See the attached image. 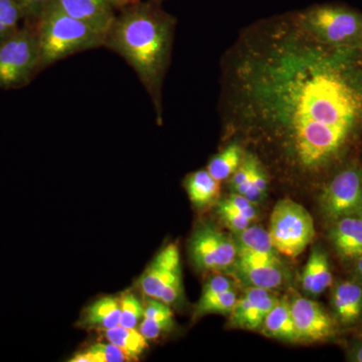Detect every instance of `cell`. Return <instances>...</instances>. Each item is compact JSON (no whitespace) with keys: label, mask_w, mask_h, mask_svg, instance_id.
Returning a JSON list of instances; mask_svg holds the SVG:
<instances>
[{"label":"cell","mask_w":362,"mask_h":362,"mask_svg":"<svg viewBox=\"0 0 362 362\" xmlns=\"http://www.w3.org/2000/svg\"><path fill=\"white\" fill-rule=\"evenodd\" d=\"M25 11L26 21L37 23L42 16L54 4V0H18Z\"/></svg>","instance_id":"31"},{"label":"cell","mask_w":362,"mask_h":362,"mask_svg":"<svg viewBox=\"0 0 362 362\" xmlns=\"http://www.w3.org/2000/svg\"><path fill=\"white\" fill-rule=\"evenodd\" d=\"M107 341L113 343L117 347L123 350L133 361L141 356L148 349V340L146 339L137 328H128L118 325L112 329L101 332Z\"/></svg>","instance_id":"22"},{"label":"cell","mask_w":362,"mask_h":362,"mask_svg":"<svg viewBox=\"0 0 362 362\" xmlns=\"http://www.w3.org/2000/svg\"><path fill=\"white\" fill-rule=\"evenodd\" d=\"M349 361L362 362V343H356L349 350Z\"/></svg>","instance_id":"32"},{"label":"cell","mask_w":362,"mask_h":362,"mask_svg":"<svg viewBox=\"0 0 362 362\" xmlns=\"http://www.w3.org/2000/svg\"><path fill=\"white\" fill-rule=\"evenodd\" d=\"M298 342H321L335 334V322L321 305L304 297L290 301Z\"/></svg>","instance_id":"10"},{"label":"cell","mask_w":362,"mask_h":362,"mask_svg":"<svg viewBox=\"0 0 362 362\" xmlns=\"http://www.w3.org/2000/svg\"><path fill=\"white\" fill-rule=\"evenodd\" d=\"M330 240L342 258H359L362 256V216H344L331 223Z\"/></svg>","instance_id":"14"},{"label":"cell","mask_w":362,"mask_h":362,"mask_svg":"<svg viewBox=\"0 0 362 362\" xmlns=\"http://www.w3.org/2000/svg\"><path fill=\"white\" fill-rule=\"evenodd\" d=\"M233 289H235V285H233V281H230V279L223 275L214 276V277L209 279L206 284H204L199 303L206 302L207 300L211 299V298L216 297L218 295L223 294V293Z\"/></svg>","instance_id":"29"},{"label":"cell","mask_w":362,"mask_h":362,"mask_svg":"<svg viewBox=\"0 0 362 362\" xmlns=\"http://www.w3.org/2000/svg\"><path fill=\"white\" fill-rule=\"evenodd\" d=\"M138 286L145 296L176 305L183 296L180 254L175 244L164 247L145 269Z\"/></svg>","instance_id":"7"},{"label":"cell","mask_w":362,"mask_h":362,"mask_svg":"<svg viewBox=\"0 0 362 362\" xmlns=\"http://www.w3.org/2000/svg\"><path fill=\"white\" fill-rule=\"evenodd\" d=\"M226 206L233 207L235 211H239L243 216H246L247 220L254 223L258 218V211L256 209V204L247 199L244 195L233 192L228 199H223Z\"/></svg>","instance_id":"30"},{"label":"cell","mask_w":362,"mask_h":362,"mask_svg":"<svg viewBox=\"0 0 362 362\" xmlns=\"http://www.w3.org/2000/svg\"><path fill=\"white\" fill-rule=\"evenodd\" d=\"M233 267L238 277L250 287L261 288L269 291H274L284 285L289 277L281 258L238 255Z\"/></svg>","instance_id":"11"},{"label":"cell","mask_w":362,"mask_h":362,"mask_svg":"<svg viewBox=\"0 0 362 362\" xmlns=\"http://www.w3.org/2000/svg\"><path fill=\"white\" fill-rule=\"evenodd\" d=\"M333 275L329 259L322 249L312 251L301 275V285L311 296H318L332 286Z\"/></svg>","instance_id":"16"},{"label":"cell","mask_w":362,"mask_h":362,"mask_svg":"<svg viewBox=\"0 0 362 362\" xmlns=\"http://www.w3.org/2000/svg\"><path fill=\"white\" fill-rule=\"evenodd\" d=\"M120 300V324L128 328H137L144 315V305L132 293H125Z\"/></svg>","instance_id":"27"},{"label":"cell","mask_w":362,"mask_h":362,"mask_svg":"<svg viewBox=\"0 0 362 362\" xmlns=\"http://www.w3.org/2000/svg\"><path fill=\"white\" fill-rule=\"evenodd\" d=\"M173 327V313L169 305L149 298L144 306V315L139 331L147 340H154Z\"/></svg>","instance_id":"20"},{"label":"cell","mask_w":362,"mask_h":362,"mask_svg":"<svg viewBox=\"0 0 362 362\" xmlns=\"http://www.w3.org/2000/svg\"><path fill=\"white\" fill-rule=\"evenodd\" d=\"M54 4L64 13L84 21L104 37L117 13L111 0H54Z\"/></svg>","instance_id":"13"},{"label":"cell","mask_w":362,"mask_h":362,"mask_svg":"<svg viewBox=\"0 0 362 362\" xmlns=\"http://www.w3.org/2000/svg\"><path fill=\"white\" fill-rule=\"evenodd\" d=\"M26 21L18 0H0V42L11 37Z\"/></svg>","instance_id":"25"},{"label":"cell","mask_w":362,"mask_h":362,"mask_svg":"<svg viewBox=\"0 0 362 362\" xmlns=\"http://www.w3.org/2000/svg\"><path fill=\"white\" fill-rule=\"evenodd\" d=\"M235 235L238 255H251L270 259L280 258V254L272 243L269 230H265L263 226L251 225Z\"/></svg>","instance_id":"19"},{"label":"cell","mask_w":362,"mask_h":362,"mask_svg":"<svg viewBox=\"0 0 362 362\" xmlns=\"http://www.w3.org/2000/svg\"><path fill=\"white\" fill-rule=\"evenodd\" d=\"M139 1H142V0H111V4H113L116 11H118L119 9L132 6V4H137Z\"/></svg>","instance_id":"33"},{"label":"cell","mask_w":362,"mask_h":362,"mask_svg":"<svg viewBox=\"0 0 362 362\" xmlns=\"http://www.w3.org/2000/svg\"><path fill=\"white\" fill-rule=\"evenodd\" d=\"M269 233L279 254L297 258L315 237V226L309 211L292 199L278 202L272 211Z\"/></svg>","instance_id":"6"},{"label":"cell","mask_w":362,"mask_h":362,"mask_svg":"<svg viewBox=\"0 0 362 362\" xmlns=\"http://www.w3.org/2000/svg\"><path fill=\"white\" fill-rule=\"evenodd\" d=\"M157 0H142L117 11L104 47L125 59L144 86L161 121L162 85L170 62L176 18Z\"/></svg>","instance_id":"2"},{"label":"cell","mask_w":362,"mask_h":362,"mask_svg":"<svg viewBox=\"0 0 362 362\" xmlns=\"http://www.w3.org/2000/svg\"><path fill=\"white\" fill-rule=\"evenodd\" d=\"M39 37L35 23H25L0 42V89L18 90L40 73Z\"/></svg>","instance_id":"5"},{"label":"cell","mask_w":362,"mask_h":362,"mask_svg":"<svg viewBox=\"0 0 362 362\" xmlns=\"http://www.w3.org/2000/svg\"><path fill=\"white\" fill-rule=\"evenodd\" d=\"M39 37L40 71L78 52L104 47L105 37L52 4L35 23Z\"/></svg>","instance_id":"3"},{"label":"cell","mask_w":362,"mask_h":362,"mask_svg":"<svg viewBox=\"0 0 362 362\" xmlns=\"http://www.w3.org/2000/svg\"><path fill=\"white\" fill-rule=\"evenodd\" d=\"M157 1L161 2L163 1V0H157Z\"/></svg>","instance_id":"35"},{"label":"cell","mask_w":362,"mask_h":362,"mask_svg":"<svg viewBox=\"0 0 362 362\" xmlns=\"http://www.w3.org/2000/svg\"><path fill=\"white\" fill-rule=\"evenodd\" d=\"M319 206L330 223L344 216H362L361 166L350 165L338 171L324 187Z\"/></svg>","instance_id":"8"},{"label":"cell","mask_w":362,"mask_h":362,"mask_svg":"<svg viewBox=\"0 0 362 362\" xmlns=\"http://www.w3.org/2000/svg\"><path fill=\"white\" fill-rule=\"evenodd\" d=\"M356 275L362 281V256L356 259Z\"/></svg>","instance_id":"34"},{"label":"cell","mask_w":362,"mask_h":362,"mask_svg":"<svg viewBox=\"0 0 362 362\" xmlns=\"http://www.w3.org/2000/svg\"><path fill=\"white\" fill-rule=\"evenodd\" d=\"M319 42L333 49L362 52V13L338 4H316L297 13Z\"/></svg>","instance_id":"4"},{"label":"cell","mask_w":362,"mask_h":362,"mask_svg":"<svg viewBox=\"0 0 362 362\" xmlns=\"http://www.w3.org/2000/svg\"><path fill=\"white\" fill-rule=\"evenodd\" d=\"M189 252L199 270L214 272L232 268L238 255L235 239L209 225L195 230L190 240Z\"/></svg>","instance_id":"9"},{"label":"cell","mask_w":362,"mask_h":362,"mask_svg":"<svg viewBox=\"0 0 362 362\" xmlns=\"http://www.w3.org/2000/svg\"><path fill=\"white\" fill-rule=\"evenodd\" d=\"M244 156L242 146L238 143H233L211 159L206 170L214 180L221 182L230 178V176L237 171Z\"/></svg>","instance_id":"23"},{"label":"cell","mask_w":362,"mask_h":362,"mask_svg":"<svg viewBox=\"0 0 362 362\" xmlns=\"http://www.w3.org/2000/svg\"><path fill=\"white\" fill-rule=\"evenodd\" d=\"M223 83L226 117L273 136L302 170L334 163L362 133V52L323 45L297 13L251 26Z\"/></svg>","instance_id":"1"},{"label":"cell","mask_w":362,"mask_h":362,"mask_svg":"<svg viewBox=\"0 0 362 362\" xmlns=\"http://www.w3.org/2000/svg\"><path fill=\"white\" fill-rule=\"evenodd\" d=\"M262 334L281 341L298 342L294 321H293L291 303L287 298L279 299L264 320Z\"/></svg>","instance_id":"18"},{"label":"cell","mask_w":362,"mask_h":362,"mask_svg":"<svg viewBox=\"0 0 362 362\" xmlns=\"http://www.w3.org/2000/svg\"><path fill=\"white\" fill-rule=\"evenodd\" d=\"M361 335H362V333H361Z\"/></svg>","instance_id":"36"},{"label":"cell","mask_w":362,"mask_h":362,"mask_svg":"<svg viewBox=\"0 0 362 362\" xmlns=\"http://www.w3.org/2000/svg\"><path fill=\"white\" fill-rule=\"evenodd\" d=\"M133 361L113 343L98 342L73 357L71 362H126Z\"/></svg>","instance_id":"24"},{"label":"cell","mask_w":362,"mask_h":362,"mask_svg":"<svg viewBox=\"0 0 362 362\" xmlns=\"http://www.w3.org/2000/svg\"><path fill=\"white\" fill-rule=\"evenodd\" d=\"M218 214H220L221 221L228 226V230L235 233L242 232L252 223V221L247 220L246 216H243L239 211L226 206L223 201L218 204Z\"/></svg>","instance_id":"28"},{"label":"cell","mask_w":362,"mask_h":362,"mask_svg":"<svg viewBox=\"0 0 362 362\" xmlns=\"http://www.w3.org/2000/svg\"><path fill=\"white\" fill-rule=\"evenodd\" d=\"M335 318L343 325H352L362 315V286L352 281H342L332 293Z\"/></svg>","instance_id":"15"},{"label":"cell","mask_w":362,"mask_h":362,"mask_svg":"<svg viewBox=\"0 0 362 362\" xmlns=\"http://www.w3.org/2000/svg\"><path fill=\"white\" fill-rule=\"evenodd\" d=\"M279 301L273 291L250 287L230 311L228 324L230 327L256 331L261 329L264 320L271 309Z\"/></svg>","instance_id":"12"},{"label":"cell","mask_w":362,"mask_h":362,"mask_svg":"<svg viewBox=\"0 0 362 362\" xmlns=\"http://www.w3.org/2000/svg\"><path fill=\"white\" fill-rule=\"evenodd\" d=\"M120 300L113 296L98 299L87 307L80 320L81 327L100 332L120 324Z\"/></svg>","instance_id":"17"},{"label":"cell","mask_w":362,"mask_h":362,"mask_svg":"<svg viewBox=\"0 0 362 362\" xmlns=\"http://www.w3.org/2000/svg\"><path fill=\"white\" fill-rule=\"evenodd\" d=\"M185 187L194 206L204 207L216 201L221 192V182L214 180L206 169L194 171L187 176Z\"/></svg>","instance_id":"21"},{"label":"cell","mask_w":362,"mask_h":362,"mask_svg":"<svg viewBox=\"0 0 362 362\" xmlns=\"http://www.w3.org/2000/svg\"><path fill=\"white\" fill-rule=\"evenodd\" d=\"M238 295L235 289L223 293L218 296L211 298L206 302H197L194 311L195 318L207 315V314H230L233 306L237 303Z\"/></svg>","instance_id":"26"}]
</instances>
